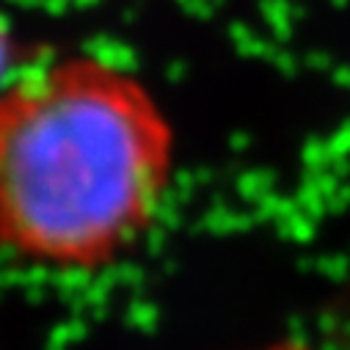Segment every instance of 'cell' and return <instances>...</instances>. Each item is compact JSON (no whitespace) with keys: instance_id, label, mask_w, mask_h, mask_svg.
<instances>
[{"instance_id":"1","label":"cell","mask_w":350,"mask_h":350,"mask_svg":"<svg viewBox=\"0 0 350 350\" xmlns=\"http://www.w3.org/2000/svg\"><path fill=\"white\" fill-rule=\"evenodd\" d=\"M177 130L133 69L97 53L0 85V245L66 273L119 262L157 221Z\"/></svg>"},{"instance_id":"2","label":"cell","mask_w":350,"mask_h":350,"mask_svg":"<svg viewBox=\"0 0 350 350\" xmlns=\"http://www.w3.org/2000/svg\"><path fill=\"white\" fill-rule=\"evenodd\" d=\"M12 64H14V39L6 20L0 17V85L12 77Z\"/></svg>"},{"instance_id":"3","label":"cell","mask_w":350,"mask_h":350,"mask_svg":"<svg viewBox=\"0 0 350 350\" xmlns=\"http://www.w3.org/2000/svg\"><path fill=\"white\" fill-rule=\"evenodd\" d=\"M251 350H312V347L301 345V342H273V345H262V347H251Z\"/></svg>"}]
</instances>
